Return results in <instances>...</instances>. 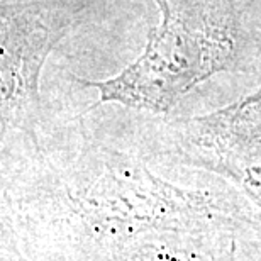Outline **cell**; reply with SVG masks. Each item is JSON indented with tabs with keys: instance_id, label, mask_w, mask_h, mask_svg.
Wrapping results in <instances>:
<instances>
[{
	"instance_id": "6da1fadb",
	"label": "cell",
	"mask_w": 261,
	"mask_h": 261,
	"mask_svg": "<svg viewBox=\"0 0 261 261\" xmlns=\"http://www.w3.org/2000/svg\"><path fill=\"white\" fill-rule=\"evenodd\" d=\"M208 231L261 238V212L241 192L175 185L88 138L65 160L34 153L4 181L2 253L20 261H100L153 236Z\"/></svg>"
},
{
	"instance_id": "7a4b0ae2",
	"label": "cell",
	"mask_w": 261,
	"mask_h": 261,
	"mask_svg": "<svg viewBox=\"0 0 261 261\" xmlns=\"http://www.w3.org/2000/svg\"><path fill=\"white\" fill-rule=\"evenodd\" d=\"M161 20L134 63L107 80H82L103 103L168 114L198 83L238 70L241 31L231 7L216 0H154Z\"/></svg>"
},
{
	"instance_id": "3957f363",
	"label": "cell",
	"mask_w": 261,
	"mask_h": 261,
	"mask_svg": "<svg viewBox=\"0 0 261 261\" xmlns=\"http://www.w3.org/2000/svg\"><path fill=\"white\" fill-rule=\"evenodd\" d=\"M78 10L41 2L4 4L0 28L2 134L17 133L43 151L39 78L51 51L76 22Z\"/></svg>"
},
{
	"instance_id": "277c9868",
	"label": "cell",
	"mask_w": 261,
	"mask_h": 261,
	"mask_svg": "<svg viewBox=\"0 0 261 261\" xmlns=\"http://www.w3.org/2000/svg\"><path fill=\"white\" fill-rule=\"evenodd\" d=\"M163 153L229 180L261 212V87L219 111L171 122Z\"/></svg>"
},
{
	"instance_id": "5b68a950",
	"label": "cell",
	"mask_w": 261,
	"mask_h": 261,
	"mask_svg": "<svg viewBox=\"0 0 261 261\" xmlns=\"http://www.w3.org/2000/svg\"><path fill=\"white\" fill-rule=\"evenodd\" d=\"M261 238L226 231L153 236L100 261H259ZM2 261H20L2 253Z\"/></svg>"
},
{
	"instance_id": "8992f818",
	"label": "cell",
	"mask_w": 261,
	"mask_h": 261,
	"mask_svg": "<svg viewBox=\"0 0 261 261\" xmlns=\"http://www.w3.org/2000/svg\"><path fill=\"white\" fill-rule=\"evenodd\" d=\"M259 261H261V259H259Z\"/></svg>"
}]
</instances>
